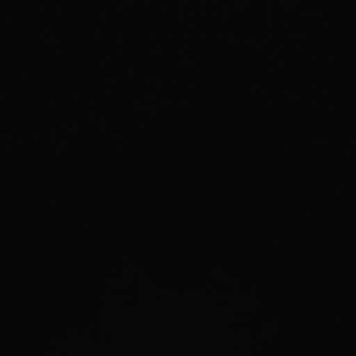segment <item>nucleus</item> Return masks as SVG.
Instances as JSON below:
<instances>
[]
</instances>
